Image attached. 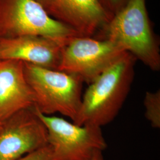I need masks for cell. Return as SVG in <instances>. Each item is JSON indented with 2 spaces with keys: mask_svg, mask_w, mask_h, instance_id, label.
<instances>
[{
  "mask_svg": "<svg viewBox=\"0 0 160 160\" xmlns=\"http://www.w3.org/2000/svg\"><path fill=\"white\" fill-rule=\"evenodd\" d=\"M129 0H99L101 4L112 17L121 10Z\"/></svg>",
  "mask_w": 160,
  "mask_h": 160,
  "instance_id": "12",
  "label": "cell"
},
{
  "mask_svg": "<svg viewBox=\"0 0 160 160\" xmlns=\"http://www.w3.org/2000/svg\"><path fill=\"white\" fill-rule=\"evenodd\" d=\"M34 110L47 129L50 160H91L96 152L107 148L102 128L78 126L63 118Z\"/></svg>",
  "mask_w": 160,
  "mask_h": 160,
  "instance_id": "5",
  "label": "cell"
},
{
  "mask_svg": "<svg viewBox=\"0 0 160 160\" xmlns=\"http://www.w3.org/2000/svg\"><path fill=\"white\" fill-rule=\"evenodd\" d=\"M34 106V97L24 73L23 62L0 61V120Z\"/></svg>",
  "mask_w": 160,
  "mask_h": 160,
  "instance_id": "10",
  "label": "cell"
},
{
  "mask_svg": "<svg viewBox=\"0 0 160 160\" xmlns=\"http://www.w3.org/2000/svg\"><path fill=\"white\" fill-rule=\"evenodd\" d=\"M91 160H104L103 151H97L93 155Z\"/></svg>",
  "mask_w": 160,
  "mask_h": 160,
  "instance_id": "14",
  "label": "cell"
},
{
  "mask_svg": "<svg viewBox=\"0 0 160 160\" xmlns=\"http://www.w3.org/2000/svg\"><path fill=\"white\" fill-rule=\"evenodd\" d=\"M51 148L47 145L46 146L38 149L33 152L23 156L17 160H50Z\"/></svg>",
  "mask_w": 160,
  "mask_h": 160,
  "instance_id": "13",
  "label": "cell"
},
{
  "mask_svg": "<svg viewBox=\"0 0 160 160\" xmlns=\"http://www.w3.org/2000/svg\"><path fill=\"white\" fill-rule=\"evenodd\" d=\"M126 52L109 40L75 37L63 46L58 71L77 75L90 84Z\"/></svg>",
  "mask_w": 160,
  "mask_h": 160,
  "instance_id": "6",
  "label": "cell"
},
{
  "mask_svg": "<svg viewBox=\"0 0 160 160\" xmlns=\"http://www.w3.org/2000/svg\"><path fill=\"white\" fill-rule=\"evenodd\" d=\"M65 44L40 36L0 39V61L17 60L58 70Z\"/></svg>",
  "mask_w": 160,
  "mask_h": 160,
  "instance_id": "9",
  "label": "cell"
},
{
  "mask_svg": "<svg viewBox=\"0 0 160 160\" xmlns=\"http://www.w3.org/2000/svg\"><path fill=\"white\" fill-rule=\"evenodd\" d=\"M137 60L126 52L92 82L73 123L102 128L114 120L130 92Z\"/></svg>",
  "mask_w": 160,
  "mask_h": 160,
  "instance_id": "1",
  "label": "cell"
},
{
  "mask_svg": "<svg viewBox=\"0 0 160 160\" xmlns=\"http://www.w3.org/2000/svg\"><path fill=\"white\" fill-rule=\"evenodd\" d=\"M95 39L114 42L151 70L160 71L159 39L149 19L145 0H129Z\"/></svg>",
  "mask_w": 160,
  "mask_h": 160,
  "instance_id": "2",
  "label": "cell"
},
{
  "mask_svg": "<svg viewBox=\"0 0 160 160\" xmlns=\"http://www.w3.org/2000/svg\"><path fill=\"white\" fill-rule=\"evenodd\" d=\"M33 35L66 44L81 37L74 30L51 17L35 0H0V39Z\"/></svg>",
  "mask_w": 160,
  "mask_h": 160,
  "instance_id": "4",
  "label": "cell"
},
{
  "mask_svg": "<svg viewBox=\"0 0 160 160\" xmlns=\"http://www.w3.org/2000/svg\"><path fill=\"white\" fill-rule=\"evenodd\" d=\"M47 145V129L34 107L22 110L2 122L0 160H18Z\"/></svg>",
  "mask_w": 160,
  "mask_h": 160,
  "instance_id": "7",
  "label": "cell"
},
{
  "mask_svg": "<svg viewBox=\"0 0 160 160\" xmlns=\"http://www.w3.org/2000/svg\"><path fill=\"white\" fill-rule=\"evenodd\" d=\"M45 10L81 37L97 38L112 19L99 0H51Z\"/></svg>",
  "mask_w": 160,
  "mask_h": 160,
  "instance_id": "8",
  "label": "cell"
},
{
  "mask_svg": "<svg viewBox=\"0 0 160 160\" xmlns=\"http://www.w3.org/2000/svg\"><path fill=\"white\" fill-rule=\"evenodd\" d=\"M24 73L33 92L34 108L45 115L60 113L74 122L80 112L83 80L80 77L23 62Z\"/></svg>",
  "mask_w": 160,
  "mask_h": 160,
  "instance_id": "3",
  "label": "cell"
},
{
  "mask_svg": "<svg viewBox=\"0 0 160 160\" xmlns=\"http://www.w3.org/2000/svg\"><path fill=\"white\" fill-rule=\"evenodd\" d=\"M2 122L0 120V129H1V127H2Z\"/></svg>",
  "mask_w": 160,
  "mask_h": 160,
  "instance_id": "16",
  "label": "cell"
},
{
  "mask_svg": "<svg viewBox=\"0 0 160 160\" xmlns=\"http://www.w3.org/2000/svg\"><path fill=\"white\" fill-rule=\"evenodd\" d=\"M35 1L43 6L45 9H46L51 1V0H35Z\"/></svg>",
  "mask_w": 160,
  "mask_h": 160,
  "instance_id": "15",
  "label": "cell"
},
{
  "mask_svg": "<svg viewBox=\"0 0 160 160\" xmlns=\"http://www.w3.org/2000/svg\"><path fill=\"white\" fill-rule=\"evenodd\" d=\"M145 117L154 128H160V91L147 92L144 98Z\"/></svg>",
  "mask_w": 160,
  "mask_h": 160,
  "instance_id": "11",
  "label": "cell"
}]
</instances>
